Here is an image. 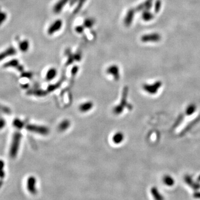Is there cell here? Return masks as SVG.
I'll use <instances>...</instances> for the list:
<instances>
[{
    "label": "cell",
    "mask_w": 200,
    "mask_h": 200,
    "mask_svg": "<svg viewBox=\"0 0 200 200\" xmlns=\"http://www.w3.org/2000/svg\"><path fill=\"white\" fill-rule=\"evenodd\" d=\"M162 82L157 81L152 84H144L143 87V90L149 95H155L162 86Z\"/></svg>",
    "instance_id": "obj_1"
},
{
    "label": "cell",
    "mask_w": 200,
    "mask_h": 200,
    "mask_svg": "<svg viewBox=\"0 0 200 200\" xmlns=\"http://www.w3.org/2000/svg\"><path fill=\"white\" fill-rule=\"evenodd\" d=\"M21 135L20 132H17L15 134L14 137V140L11 149V155L12 157H15L17 155V151L19 148V145L20 143Z\"/></svg>",
    "instance_id": "obj_2"
},
{
    "label": "cell",
    "mask_w": 200,
    "mask_h": 200,
    "mask_svg": "<svg viewBox=\"0 0 200 200\" xmlns=\"http://www.w3.org/2000/svg\"><path fill=\"white\" fill-rule=\"evenodd\" d=\"M161 36L158 33L144 34L141 38L143 42H157L161 40Z\"/></svg>",
    "instance_id": "obj_3"
},
{
    "label": "cell",
    "mask_w": 200,
    "mask_h": 200,
    "mask_svg": "<svg viewBox=\"0 0 200 200\" xmlns=\"http://www.w3.org/2000/svg\"><path fill=\"white\" fill-rule=\"evenodd\" d=\"M27 129L31 132L38 133L42 135H46L49 133V130L48 127L42 126L28 125Z\"/></svg>",
    "instance_id": "obj_4"
},
{
    "label": "cell",
    "mask_w": 200,
    "mask_h": 200,
    "mask_svg": "<svg viewBox=\"0 0 200 200\" xmlns=\"http://www.w3.org/2000/svg\"><path fill=\"white\" fill-rule=\"evenodd\" d=\"M27 188L28 192L32 195H35L38 192L37 180L34 176L28 177L27 181Z\"/></svg>",
    "instance_id": "obj_5"
},
{
    "label": "cell",
    "mask_w": 200,
    "mask_h": 200,
    "mask_svg": "<svg viewBox=\"0 0 200 200\" xmlns=\"http://www.w3.org/2000/svg\"><path fill=\"white\" fill-rule=\"evenodd\" d=\"M63 22L61 20H57L51 24L48 30V34L51 35L60 30L62 26Z\"/></svg>",
    "instance_id": "obj_6"
},
{
    "label": "cell",
    "mask_w": 200,
    "mask_h": 200,
    "mask_svg": "<svg viewBox=\"0 0 200 200\" xmlns=\"http://www.w3.org/2000/svg\"><path fill=\"white\" fill-rule=\"evenodd\" d=\"M184 181L185 183H186L188 186L192 188L193 190L196 191L200 189V183L198 182H195L193 181L192 177L189 175H186L184 177Z\"/></svg>",
    "instance_id": "obj_7"
},
{
    "label": "cell",
    "mask_w": 200,
    "mask_h": 200,
    "mask_svg": "<svg viewBox=\"0 0 200 200\" xmlns=\"http://www.w3.org/2000/svg\"><path fill=\"white\" fill-rule=\"evenodd\" d=\"M152 4L153 0H146L144 2L139 5L134 9L136 12L149 11L152 7Z\"/></svg>",
    "instance_id": "obj_8"
},
{
    "label": "cell",
    "mask_w": 200,
    "mask_h": 200,
    "mask_svg": "<svg viewBox=\"0 0 200 200\" xmlns=\"http://www.w3.org/2000/svg\"><path fill=\"white\" fill-rule=\"evenodd\" d=\"M136 11L134 8H130L127 11L124 19V24L126 27H129L132 24Z\"/></svg>",
    "instance_id": "obj_9"
},
{
    "label": "cell",
    "mask_w": 200,
    "mask_h": 200,
    "mask_svg": "<svg viewBox=\"0 0 200 200\" xmlns=\"http://www.w3.org/2000/svg\"><path fill=\"white\" fill-rule=\"evenodd\" d=\"M106 71L108 74L112 75V76L113 77V78L116 80H118L120 79V69L117 65L113 64L112 66H110L109 68L107 69Z\"/></svg>",
    "instance_id": "obj_10"
},
{
    "label": "cell",
    "mask_w": 200,
    "mask_h": 200,
    "mask_svg": "<svg viewBox=\"0 0 200 200\" xmlns=\"http://www.w3.org/2000/svg\"><path fill=\"white\" fill-rule=\"evenodd\" d=\"M16 54V48L12 46H10L7 48L5 51L0 53V61H2V60L6 58L7 57L14 56Z\"/></svg>",
    "instance_id": "obj_11"
},
{
    "label": "cell",
    "mask_w": 200,
    "mask_h": 200,
    "mask_svg": "<svg viewBox=\"0 0 200 200\" xmlns=\"http://www.w3.org/2000/svg\"><path fill=\"white\" fill-rule=\"evenodd\" d=\"M124 139H125V135L122 132L120 131L116 132L112 136V142L116 145L121 143L123 141Z\"/></svg>",
    "instance_id": "obj_12"
},
{
    "label": "cell",
    "mask_w": 200,
    "mask_h": 200,
    "mask_svg": "<svg viewBox=\"0 0 200 200\" xmlns=\"http://www.w3.org/2000/svg\"><path fill=\"white\" fill-rule=\"evenodd\" d=\"M150 192L154 200H165V198L162 194L159 192L157 187H152L150 190Z\"/></svg>",
    "instance_id": "obj_13"
},
{
    "label": "cell",
    "mask_w": 200,
    "mask_h": 200,
    "mask_svg": "<svg viewBox=\"0 0 200 200\" xmlns=\"http://www.w3.org/2000/svg\"><path fill=\"white\" fill-rule=\"evenodd\" d=\"M93 106V103L91 101L84 102L79 106V110L81 112H87L90 111Z\"/></svg>",
    "instance_id": "obj_14"
},
{
    "label": "cell",
    "mask_w": 200,
    "mask_h": 200,
    "mask_svg": "<svg viewBox=\"0 0 200 200\" xmlns=\"http://www.w3.org/2000/svg\"><path fill=\"white\" fill-rule=\"evenodd\" d=\"M68 1H70V0H60L57 2L56 4L54 5V11L56 14H58L61 12L62 8L64 7L66 4L68 2Z\"/></svg>",
    "instance_id": "obj_15"
},
{
    "label": "cell",
    "mask_w": 200,
    "mask_h": 200,
    "mask_svg": "<svg viewBox=\"0 0 200 200\" xmlns=\"http://www.w3.org/2000/svg\"><path fill=\"white\" fill-rule=\"evenodd\" d=\"M162 182L165 185L169 187L172 186L175 183V181L173 177L169 175H166L163 177Z\"/></svg>",
    "instance_id": "obj_16"
},
{
    "label": "cell",
    "mask_w": 200,
    "mask_h": 200,
    "mask_svg": "<svg viewBox=\"0 0 200 200\" xmlns=\"http://www.w3.org/2000/svg\"><path fill=\"white\" fill-rule=\"evenodd\" d=\"M18 47L21 52H27L30 48V43L27 40H24L23 41L18 42Z\"/></svg>",
    "instance_id": "obj_17"
},
{
    "label": "cell",
    "mask_w": 200,
    "mask_h": 200,
    "mask_svg": "<svg viewBox=\"0 0 200 200\" xmlns=\"http://www.w3.org/2000/svg\"><path fill=\"white\" fill-rule=\"evenodd\" d=\"M57 74V70L54 68H50L46 74V79L48 81H51L54 79Z\"/></svg>",
    "instance_id": "obj_18"
},
{
    "label": "cell",
    "mask_w": 200,
    "mask_h": 200,
    "mask_svg": "<svg viewBox=\"0 0 200 200\" xmlns=\"http://www.w3.org/2000/svg\"><path fill=\"white\" fill-rule=\"evenodd\" d=\"M70 125L71 123L68 120H64L60 123L58 128L60 131H64L69 128Z\"/></svg>",
    "instance_id": "obj_19"
},
{
    "label": "cell",
    "mask_w": 200,
    "mask_h": 200,
    "mask_svg": "<svg viewBox=\"0 0 200 200\" xmlns=\"http://www.w3.org/2000/svg\"><path fill=\"white\" fill-rule=\"evenodd\" d=\"M6 67H16L17 68V69H18L19 70H22L23 68L22 66H21L20 64H19V62H18V61H17V60H12L11 61H9L7 63H6V64L4 65Z\"/></svg>",
    "instance_id": "obj_20"
},
{
    "label": "cell",
    "mask_w": 200,
    "mask_h": 200,
    "mask_svg": "<svg viewBox=\"0 0 200 200\" xmlns=\"http://www.w3.org/2000/svg\"><path fill=\"white\" fill-rule=\"evenodd\" d=\"M142 18L145 21H149L152 20L154 18V15L149 12V11H143L142 14Z\"/></svg>",
    "instance_id": "obj_21"
},
{
    "label": "cell",
    "mask_w": 200,
    "mask_h": 200,
    "mask_svg": "<svg viewBox=\"0 0 200 200\" xmlns=\"http://www.w3.org/2000/svg\"><path fill=\"white\" fill-rule=\"evenodd\" d=\"M196 106L194 103H191L189 105L187 106L186 109L185 110V113L187 116L192 115L196 112Z\"/></svg>",
    "instance_id": "obj_22"
},
{
    "label": "cell",
    "mask_w": 200,
    "mask_h": 200,
    "mask_svg": "<svg viewBox=\"0 0 200 200\" xmlns=\"http://www.w3.org/2000/svg\"><path fill=\"white\" fill-rule=\"evenodd\" d=\"M7 18V14L5 12L2 10L1 8L0 7V26L4 24Z\"/></svg>",
    "instance_id": "obj_23"
},
{
    "label": "cell",
    "mask_w": 200,
    "mask_h": 200,
    "mask_svg": "<svg viewBox=\"0 0 200 200\" xmlns=\"http://www.w3.org/2000/svg\"><path fill=\"white\" fill-rule=\"evenodd\" d=\"M161 7H162V2L161 0H157L155 2V8H154V11H155V12L157 14L159 13L160 10H161Z\"/></svg>",
    "instance_id": "obj_24"
},
{
    "label": "cell",
    "mask_w": 200,
    "mask_h": 200,
    "mask_svg": "<svg viewBox=\"0 0 200 200\" xmlns=\"http://www.w3.org/2000/svg\"><path fill=\"white\" fill-rule=\"evenodd\" d=\"M94 24H95V21L93 20V19L87 18L84 21V26L87 28H91L92 26H93Z\"/></svg>",
    "instance_id": "obj_25"
},
{
    "label": "cell",
    "mask_w": 200,
    "mask_h": 200,
    "mask_svg": "<svg viewBox=\"0 0 200 200\" xmlns=\"http://www.w3.org/2000/svg\"><path fill=\"white\" fill-rule=\"evenodd\" d=\"M4 163L2 161H0V181H2V179L5 176V172L4 171Z\"/></svg>",
    "instance_id": "obj_26"
},
{
    "label": "cell",
    "mask_w": 200,
    "mask_h": 200,
    "mask_svg": "<svg viewBox=\"0 0 200 200\" xmlns=\"http://www.w3.org/2000/svg\"><path fill=\"white\" fill-rule=\"evenodd\" d=\"M14 125L18 129H21L24 126V123L20 121V120H16L14 122Z\"/></svg>",
    "instance_id": "obj_27"
},
{
    "label": "cell",
    "mask_w": 200,
    "mask_h": 200,
    "mask_svg": "<svg viewBox=\"0 0 200 200\" xmlns=\"http://www.w3.org/2000/svg\"><path fill=\"white\" fill-rule=\"evenodd\" d=\"M183 116L181 115L179 116V117H178V119H177L176 122H175V124H174V125H174V127H176L177 126L179 125L180 123H181V122H182V120H183Z\"/></svg>",
    "instance_id": "obj_28"
},
{
    "label": "cell",
    "mask_w": 200,
    "mask_h": 200,
    "mask_svg": "<svg viewBox=\"0 0 200 200\" xmlns=\"http://www.w3.org/2000/svg\"><path fill=\"white\" fill-rule=\"evenodd\" d=\"M75 30L79 34H82L84 31V27L82 26H78L75 28Z\"/></svg>",
    "instance_id": "obj_29"
},
{
    "label": "cell",
    "mask_w": 200,
    "mask_h": 200,
    "mask_svg": "<svg viewBox=\"0 0 200 200\" xmlns=\"http://www.w3.org/2000/svg\"><path fill=\"white\" fill-rule=\"evenodd\" d=\"M193 197L195 198L200 199V191L198 190H196L193 193Z\"/></svg>",
    "instance_id": "obj_30"
},
{
    "label": "cell",
    "mask_w": 200,
    "mask_h": 200,
    "mask_svg": "<svg viewBox=\"0 0 200 200\" xmlns=\"http://www.w3.org/2000/svg\"><path fill=\"white\" fill-rule=\"evenodd\" d=\"M74 59H75L77 61H79L81 60V53L80 52H78L77 53L75 56H74Z\"/></svg>",
    "instance_id": "obj_31"
},
{
    "label": "cell",
    "mask_w": 200,
    "mask_h": 200,
    "mask_svg": "<svg viewBox=\"0 0 200 200\" xmlns=\"http://www.w3.org/2000/svg\"><path fill=\"white\" fill-rule=\"evenodd\" d=\"M197 182H200V175L199 176H198V179H197Z\"/></svg>",
    "instance_id": "obj_32"
}]
</instances>
